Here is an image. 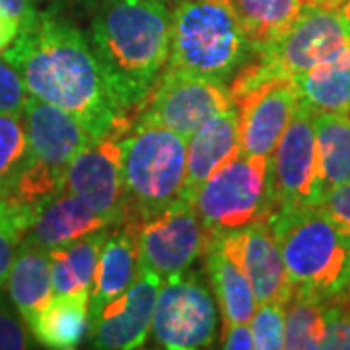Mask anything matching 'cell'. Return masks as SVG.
<instances>
[{
    "mask_svg": "<svg viewBox=\"0 0 350 350\" xmlns=\"http://www.w3.org/2000/svg\"><path fill=\"white\" fill-rule=\"evenodd\" d=\"M29 163L24 115H0V195H8Z\"/></svg>",
    "mask_w": 350,
    "mask_h": 350,
    "instance_id": "cell-28",
    "label": "cell"
},
{
    "mask_svg": "<svg viewBox=\"0 0 350 350\" xmlns=\"http://www.w3.org/2000/svg\"><path fill=\"white\" fill-rule=\"evenodd\" d=\"M329 300L319 296L294 292L286 304L284 315V349H321L325 337V315Z\"/></svg>",
    "mask_w": 350,
    "mask_h": 350,
    "instance_id": "cell-27",
    "label": "cell"
},
{
    "mask_svg": "<svg viewBox=\"0 0 350 350\" xmlns=\"http://www.w3.org/2000/svg\"><path fill=\"white\" fill-rule=\"evenodd\" d=\"M222 347L228 350L255 349L253 333H251L250 323H230V325H226Z\"/></svg>",
    "mask_w": 350,
    "mask_h": 350,
    "instance_id": "cell-36",
    "label": "cell"
},
{
    "mask_svg": "<svg viewBox=\"0 0 350 350\" xmlns=\"http://www.w3.org/2000/svg\"><path fill=\"white\" fill-rule=\"evenodd\" d=\"M191 204L208 241L269 218V158L239 154L197 189Z\"/></svg>",
    "mask_w": 350,
    "mask_h": 350,
    "instance_id": "cell-8",
    "label": "cell"
},
{
    "mask_svg": "<svg viewBox=\"0 0 350 350\" xmlns=\"http://www.w3.org/2000/svg\"><path fill=\"white\" fill-rule=\"evenodd\" d=\"M33 220L36 214L14 202L10 197L0 195V288L6 286L16 251Z\"/></svg>",
    "mask_w": 350,
    "mask_h": 350,
    "instance_id": "cell-29",
    "label": "cell"
},
{
    "mask_svg": "<svg viewBox=\"0 0 350 350\" xmlns=\"http://www.w3.org/2000/svg\"><path fill=\"white\" fill-rule=\"evenodd\" d=\"M337 298H340V300L350 301V265H349V275H347V282H345V288H342V292L338 294Z\"/></svg>",
    "mask_w": 350,
    "mask_h": 350,
    "instance_id": "cell-40",
    "label": "cell"
},
{
    "mask_svg": "<svg viewBox=\"0 0 350 350\" xmlns=\"http://www.w3.org/2000/svg\"><path fill=\"white\" fill-rule=\"evenodd\" d=\"M350 43V25L333 8L310 6L294 25L257 53V61L239 68L230 94L234 103L273 80H294Z\"/></svg>",
    "mask_w": 350,
    "mask_h": 350,
    "instance_id": "cell-7",
    "label": "cell"
},
{
    "mask_svg": "<svg viewBox=\"0 0 350 350\" xmlns=\"http://www.w3.org/2000/svg\"><path fill=\"white\" fill-rule=\"evenodd\" d=\"M255 55L230 0H179L165 70L226 82Z\"/></svg>",
    "mask_w": 350,
    "mask_h": 350,
    "instance_id": "cell-3",
    "label": "cell"
},
{
    "mask_svg": "<svg viewBox=\"0 0 350 350\" xmlns=\"http://www.w3.org/2000/svg\"><path fill=\"white\" fill-rule=\"evenodd\" d=\"M325 189L321 181L315 115L298 105L290 125L269 158V195L275 213L278 208L317 206Z\"/></svg>",
    "mask_w": 350,
    "mask_h": 350,
    "instance_id": "cell-10",
    "label": "cell"
},
{
    "mask_svg": "<svg viewBox=\"0 0 350 350\" xmlns=\"http://www.w3.org/2000/svg\"><path fill=\"white\" fill-rule=\"evenodd\" d=\"M131 126L133 121L121 123L109 135L90 142L66 170V191L84 200L111 226L131 220L121 170V138Z\"/></svg>",
    "mask_w": 350,
    "mask_h": 350,
    "instance_id": "cell-12",
    "label": "cell"
},
{
    "mask_svg": "<svg viewBox=\"0 0 350 350\" xmlns=\"http://www.w3.org/2000/svg\"><path fill=\"white\" fill-rule=\"evenodd\" d=\"M25 101L24 80L0 57V115H24Z\"/></svg>",
    "mask_w": 350,
    "mask_h": 350,
    "instance_id": "cell-33",
    "label": "cell"
},
{
    "mask_svg": "<svg viewBox=\"0 0 350 350\" xmlns=\"http://www.w3.org/2000/svg\"><path fill=\"white\" fill-rule=\"evenodd\" d=\"M204 253L224 323H250L257 310V300L241 261V232L211 239Z\"/></svg>",
    "mask_w": 350,
    "mask_h": 350,
    "instance_id": "cell-16",
    "label": "cell"
},
{
    "mask_svg": "<svg viewBox=\"0 0 350 350\" xmlns=\"http://www.w3.org/2000/svg\"><path fill=\"white\" fill-rule=\"evenodd\" d=\"M29 331L47 349H76L90 335V290L53 296Z\"/></svg>",
    "mask_w": 350,
    "mask_h": 350,
    "instance_id": "cell-23",
    "label": "cell"
},
{
    "mask_svg": "<svg viewBox=\"0 0 350 350\" xmlns=\"http://www.w3.org/2000/svg\"><path fill=\"white\" fill-rule=\"evenodd\" d=\"M298 101L313 115L350 113V43L294 78Z\"/></svg>",
    "mask_w": 350,
    "mask_h": 350,
    "instance_id": "cell-22",
    "label": "cell"
},
{
    "mask_svg": "<svg viewBox=\"0 0 350 350\" xmlns=\"http://www.w3.org/2000/svg\"><path fill=\"white\" fill-rule=\"evenodd\" d=\"M107 228L113 226L101 214L64 189L57 199H53L39 211L33 224L25 232L24 241L51 251Z\"/></svg>",
    "mask_w": 350,
    "mask_h": 350,
    "instance_id": "cell-20",
    "label": "cell"
},
{
    "mask_svg": "<svg viewBox=\"0 0 350 350\" xmlns=\"http://www.w3.org/2000/svg\"><path fill=\"white\" fill-rule=\"evenodd\" d=\"M16 310L10 296L6 298L0 288V350L29 349V327Z\"/></svg>",
    "mask_w": 350,
    "mask_h": 350,
    "instance_id": "cell-31",
    "label": "cell"
},
{
    "mask_svg": "<svg viewBox=\"0 0 350 350\" xmlns=\"http://www.w3.org/2000/svg\"><path fill=\"white\" fill-rule=\"evenodd\" d=\"M109 234L107 230L92 232L84 238H78L66 245L49 251L51 280L53 294L64 296L82 290H92L96 267L100 261V253Z\"/></svg>",
    "mask_w": 350,
    "mask_h": 350,
    "instance_id": "cell-24",
    "label": "cell"
},
{
    "mask_svg": "<svg viewBox=\"0 0 350 350\" xmlns=\"http://www.w3.org/2000/svg\"><path fill=\"white\" fill-rule=\"evenodd\" d=\"M36 2L38 0H0V14L18 22L22 27L31 20H36V16L39 14Z\"/></svg>",
    "mask_w": 350,
    "mask_h": 350,
    "instance_id": "cell-35",
    "label": "cell"
},
{
    "mask_svg": "<svg viewBox=\"0 0 350 350\" xmlns=\"http://www.w3.org/2000/svg\"><path fill=\"white\" fill-rule=\"evenodd\" d=\"M121 170L131 220H142L183 199L187 140L165 126L137 121L121 138Z\"/></svg>",
    "mask_w": 350,
    "mask_h": 350,
    "instance_id": "cell-6",
    "label": "cell"
},
{
    "mask_svg": "<svg viewBox=\"0 0 350 350\" xmlns=\"http://www.w3.org/2000/svg\"><path fill=\"white\" fill-rule=\"evenodd\" d=\"M288 280L294 292L333 300L342 292L350 265V241L319 206L278 208L269 214Z\"/></svg>",
    "mask_w": 350,
    "mask_h": 350,
    "instance_id": "cell-4",
    "label": "cell"
},
{
    "mask_svg": "<svg viewBox=\"0 0 350 350\" xmlns=\"http://www.w3.org/2000/svg\"><path fill=\"white\" fill-rule=\"evenodd\" d=\"M160 2H170V0H160Z\"/></svg>",
    "mask_w": 350,
    "mask_h": 350,
    "instance_id": "cell-41",
    "label": "cell"
},
{
    "mask_svg": "<svg viewBox=\"0 0 350 350\" xmlns=\"http://www.w3.org/2000/svg\"><path fill=\"white\" fill-rule=\"evenodd\" d=\"M18 31H20V24L6 18L4 14H0V53L12 43Z\"/></svg>",
    "mask_w": 350,
    "mask_h": 350,
    "instance_id": "cell-37",
    "label": "cell"
},
{
    "mask_svg": "<svg viewBox=\"0 0 350 350\" xmlns=\"http://www.w3.org/2000/svg\"><path fill=\"white\" fill-rule=\"evenodd\" d=\"M6 284L10 300L24 317L25 325L29 327L36 321L39 312L55 296L51 280L49 251L22 239Z\"/></svg>",
    "mask_w": 350,
    "mask_h": 350,
    "instance_id": "cell-21",
    "label": "cell"
},
{
    "mask_svg": "<svg viewBox=\"0 0 350 350\" xmlns=\"http://www.w3.org/2000/svg\"><path fill=\"white\" fill-rule=\"evenodd\" d=\"M241 154L239 115L236 107L218 113L187 140V172L183 200L191 202L197 189Z\"/></svg>",
    "mask_w": 350,
    "mask_h": 350,
    "instance_id": "cell-17",
    "label": "cell"
},
{
    "mask_svg": "<svg viewBox=\"0 0 350 350\" xmlns=\"http://www.w3.org/2000/svg\"><path fill=\"white\" fill-rule=\"evenodd\" d=\"M138 269L163 280L191 269L208 247V236L193 204L177 200L160 213L137 222Z\"/></svg>",
    "mask_w": 350,
    "mask_h": 350,
    "instance_id": "cell-11",
    "label": "cell"
},
{
    "mask_svg": "<svg viewBox=\"0 0 350 350\" xmlns=\"http://www.w3.org/2000/svg\"><path fill=\"white\" fill-rule=\"evenodd\" d=\"M160 286L162 278L156 273L138 269L133 284L90 321L92 345L103 350L140 349L152 329Z\"/></svg>",
    "mask_w": 350,
    "mask_h": 350,
    "instance_id": "cell-14",
    "label": "cell"
},
{
    "mask_svg": "<svg viewBox=\"0 0 350 350\" xmlns=\"http://www.w3.org/2000/svg\"><path fill=\"white\" fill-rule=\"evenodd\" d=\"M172 43V10L160 0H101L90 45L119 111L142 105L163 75Z\"/></svg>",
    "mask_w": 350,
    "mask_h": 350,
    "instance_id": "cell-2",
    "label": "cell"
},
{
    "mask_svg": "<svg viewBox=\"0 0 350 350\" xmlns=\"http://www.w3.org/2000/svg\"><path fill=\"white\" fill-rule=\"evenodd\" d=\"M138 275L137 222L129 220L107 234L90 290V321L133 284Z\"/></svg>",
    "mask_w": 350,
    "mask_h": 350,
    "instance_id": "cell-19",
    "label": "cell"
},
{
    "mask_svg": "<svg viewBox=\"0 0 350 350\" xmlns=\"http://www.w3.org/2000/svg\"><path fill=\"white\" fill-rule=\"evenodd\" d=\"M24 123L29 163L6 197L38 216L66 189V170L76 154L98 138L72 113L33 96L25 101Z\"/></svg>",
    "mask_w": 350,
    "mask_h": 350,
    "instance_id": "cell-5",
    "label": "cell"
},
{
    "mask_svg": "<svg viewBox=\"0 0 350 350\" xmlns=\"http://www.w3.org/2000/svg\"><path fill=\"white\" fill-rule=\"evenodd\" d=\"M255 55L294 25L310 0H230Z\"/></svg>",
    "mask_w": 350,
    "mask_h": 350,
    "instance_id": "cell-25",
    "label": "cell"
},
{
    "mask_svg": "<svg viewBox=\"0 0 350 350\" xmlns=\"http://www.w3.org/2000/svg\"><path fill=\"white\" fill-rule=\"evenodd\" d=\"M310 2H312V6H323V8H333V10H337L345 0H310Z\"/></svg>",
    "mask_w": 350,
    "mask_h": 350,
    "instance_id": "cell-38",
    "label": "cell"
},
{
    "mask_svg": "<svg viewBox=\"0 0 350 350\" xmlns=\"http://www.w3.org/2000/svg\"><path fill=\"white\" fill-rule=\"evenodd\" d=\"M218 312L213 294L197 273L185 271L163 280L152 315V333L170 350L213 347Z\"/></svg>",
    "mask_w": 350,
    "mask_h": 350,
    "instance_id": "cell-9",
    "label": "cell"
},
{
    "mask_svg": "<svg viewBox=\"0 0 350 350\" xmlns=\"http://www.w3.org/2000/svg\"><path fill=\"white\" fill-rule=\"evenodd\" d=\"M350 301L329 300L325 315V337L321 349L350 350Z\"/></svg>",
    "mask_w": 350,
    "mask_h": 350,
    "instance_id": "cell-32",
    "label": "cell"
},
{
    "mask_svg": "<svg viewBox=\"0 0 350 350\" xmlns=\"http://www.w3.org/2000/svg\"><path fill=\"white\" fill-rule=\"evenodd\" d=\"M236 103L239 105L241 154L271 158L300 105L294 80L267 82L241 96Z\"/></svg>",
    "mask_w": 350,
    "mask_h": 350,
    "instance_id": "cell-15",
    "label": "cell"
},
{
    "mask_svg": "<svg viewBox=\"0 0 350 350\" xmlns=\"http://www.w3.org/2000/svg\"><path fill=\"white\" fill-rule=\"evenodd\" d=\"M337 12L342 16V20L350 25V0H345L340 6L337 8Z\"/></svg>",
    "mask_w": 350,
    "mask_h": 350,
    "instance_id": "cell-39",
    "label": "cell"
},
{
    "mask_svg": "<svg viewBox=\"0 0 350 350\" xmlns=\"http://www.w3.org/2000/svg\"><path fill=\"white\" fill-rule=\"evenodd\" d=\"M284 315H286V304L282 301L273 300L257 306L250 321L255 349H284Z\"/></svg>",
    "mask_w": 350,
    "mask_h": 350,
    "instance_id": "cell-30",
    "label": "cell"
},
{
    "mask_svg": "<svg viewBox=\"0 0 350 350\" xmlns=\"http://www.w3.org/2000/svg\"><path fill=\"white\" fill-rule=\"evenodd\" d=\"M338 232L350 241V181L327 189L317 204Z\"/></svg>",
    "mask_w": 350,
    "mask_h": 350,
    "instance_id": "cell-34",
    "label": "cell"
},
{
    "mask_svg": "<svg viewBox=\"0 0 350 350\" xmlns=\"http://www.w3.org/2000/svg\"><path fill=\"white\" fill-rule=\"evenodd\" d=\"M2 59L24 80L27 94L72 113L94 138L133 121L115 105L90 41L55 14L39 12L22 25Z\"/></svg>",
    "mask_w": 350,
    "mask_h": 350,
    "instance_id": "cell-1",
    "label": "cell"
},
{
    "mask_svg": "<svg viewBox=\"0 0 350 350\" xmlns=\"http://www.w3.org/2000/svg\"><path fill=\"white\" fill-rule=\"evenodd\" d=\"M241 261L257 306L273 300L288 304L294 288L288 280L282 253L267 218L241 230Z\"/></svg>",
    "mask_w": 350,
    "mask_h": 350,
    "instance_id": "cell-18",
    "label": "cell"
},
{
    "mask_svg": "<svg viewBox=\"0 0 350 350\" xmlns=\"http://www.w3.org/2000/svg\"><path fill=\"white\" fill-rule=\"evenodd\" d=\"M150 100H144V111L138 121L165 126L185 140L193 137L206 121L218 113L234 107V100L226 82L179 75L163 70Z\"/></svg>",
    "mask_w": 350,
    "mask_h": 350,
    "instance_id": "cell-13",
    "label": "cell"
},
{
    "mask_svg": "<svg viewBox=\"0 0 350 350\" xmlns=\"http://www.w3.org/2000/svg\"><path fill=\"white\" fill-rule=\"evenodd\" d=\"M315 140L323 189L350 181V115L321 113L315 115Z\"/></svg>",
    "mask_w": 350,
    "mask_h": 350,
    "instance_id": "cell-26",
    "label": "cell"
}]
</instances>
